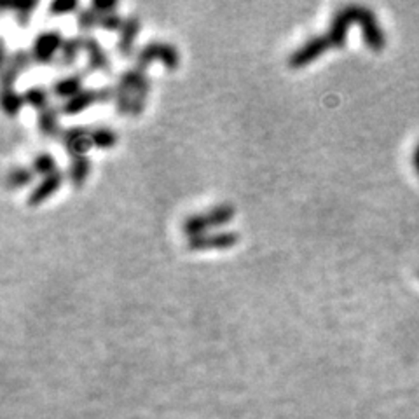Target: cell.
Here are the masks:
<instances>
[{
  "mask_svg": "<svg viewBox=\"0 0 419 419\" xmlns=\"http://www.w3.org/2000/svg\"><path fill=\"white\" fill-rule=\"evenodd\" d=\"M358 23L362 27L363 40L365 46L370 51H379L384 49L386 46V37H384L383 28H381L379 21H377L376 14L372 9L365 6H358V4H350V6L341 7L339 11H336L330 20L329 32L325 33L330 42V46L336 49H343L346 46V33L350 25Z\"/></svg>",
  "mask_w": 419,
  "mask_h": 419,
  "instance_id": "1",
  "label": "cell"
},
{
  "mask_svg": "<svg viewBox=\"0 0 419 419\" xmlns=\"http://www.w3.org/2000/svg\"><path fill=\"white\" fill-rule=\"evenodd\" d=\"M151 91V79L147 72L129 66L117 77L114 84V107L119 116L138 117L143 112Z\"/></svg>",
  "mask_w": 419,
  "mask_h": 419,
  "instance_id": "2",
  "label": "cell"
},
{
  "mask_svg": "<svg viewBox=\"0 0 419 419\" xmlns=\"http://www.w3.org/2000/svg\"><path fill=\"white\" fill-rule=\"evenodd\" d=\"M152 61L163 63L166 69L173 72V70L179 69L180 65L179 51H177V47L173 46V44L166 42V40L152 39L140 47L138 53H136L135 57V65L133 66H136V69L146 72L147 66H149Z\"/></svg>",
  "mask_w": 419,
  "mask_h": 419,
  "instance_id": "3",
  "label": "cell"
},
{
  "mask_svg": "<svg viewBox=\"0 0 419 419\" xmlns=\"http://www.w3.org/2000/svg\"><path fill=\"white\" fill-rule=\"evenodd\" d=\"M114 102V86H103L95 90V88H84L83 91L77 93L66 102H61L60 112L61 116H77V114L84 112L90 107L96 103H109Z\"/></svg>",
  "mask_w": 419,
  "mask_h": 419,
  "instance_id": "4",
  "label": "cell"
},
{
  "mask_svg": "<svg viewBox=\"0 0 419 419\" xmlns=\"http://www.w3.org/2000/svg\"><path fill=\"white\" fill-rule=\"evenodd\" d=\"M63 40H65V37L57 28H49V30L37 33L33 37L30 47L33 63H37V65H51L58 58Z\"/></svg>",
  "mask_w": 419,
  "mask_h": 419,
  "instance_id": "5",
  "label": "cell"
},
{
  "mask_svg": "<svg viewBox=\"0 0 419 419\" xmlns=\"http://www.w3.org/2000/svg\"><path fill=\"white\" fill-rule=\"evenodd\" d=\"M330 47L332 46H330L327 35H313L311 39H307L306 42L300 44L294 53H290L287 65L294 70L302 69V66H307L309 63L318 60V58H320L325 51H329Z\"/></svg>",
  "mask_w": 419,
  "mask_h": 419,
  "instance_id": "6",
  "label": "cell"
},
{
  "mask_svg": "<svg viewBox=\"0 0 419 419\" xmlns=\"http://www.w3.org/2000/svg\"><path fill=\"white\" fill-rule=\"evenodd\" d=\"M240 241V235L235 231H208L205 235L192 236L185 241V247L192 252L203 250H225L235 247Z\"/></svg>",
  "mask_w": 419,
  "mask_h": 419,
  "instance_id": "7",
  "label": "cell"
},
{
  "mask_svg": "<svg viewBox=\"0 0 419 419\" xmlns=\"http://www.w3.org/2000/svg\"><path fill=\"white\" fill-rule=\"evenodd\" d=\"M90 129L91 128L83 124L69 126V128L61 129L58 140H60L63 149L66 151L70 159L77 158V155H88V151L93 147L90 138Z\"/></svg>",
  "mask_w": 419,
  "mask_h": 419,
  "instance_id": "8",
  "label": "cell"
},
{
  "mask_svg": "<svg viewBox=\"0 0 419 419\" xmlns=\"http://www.w3.org/2000/svg\"><path fill=\"white\" fill-rule=\"evenodd\" d=\"M33 63L30 51L18 49L13 54L7 57V60L2 63V73H0V83L2 88H14L16 81L20 79L21 73L27 72Z\"/></svg>",
  "mask_w": 419,
  "mask_h": 419,
  "instance_id": "9",
  "label": "cell"
},
{
  "mask_svg": "<svg viewBox=\"0 0 419 419\" xmlns=\"http://www.w3.org/2000/svg\"><path fill=\"white\" fill-rule=\"evenodd\" d=\"M65 173L63 172H57L53 173V175H47V177H42L39 182H37L35 185L32 187V191L28 192L27 196V205L28 206H39L42 205L44 201H47V199L51 198V196L54 194V192L58 191V189L61 187L63 180H65Z\"/></svg>",
  "mask_w": 419,
  "mask_h": 419,
  "instance_id": "10",
  "label": "cell"
},
{
  "mask_svg": "<svg viewBox=\"0 0 419 419\" xmlns=\"http://www.w3.org/2000/svg\"><path fill=\"white\" fill-rule=\"evenodd\" d=\"M88 73H90V70L86 69V72L81 70V72L70 73V76L53 81V83H51V95H53L54 98H60L61 102H66V100H70L72 96H76L77 93L84 90L83 84L84 81H86Z\"/></svg>",
  "mask_w": 419,
  "mask_h": 419,
  "instance_id": "11",
  "label": "cell"
},
{
  "mask_svg": "<svg viewBox=\"0 0 419 419\" xmlns=\"http://www.w3.org/2000/svg\"><path fill=\"white\" fill-rule=\"evenodd\" d=\"M140 30H142V20L138 14H128L117 37V51L122 58H129L133 54V47H135V40Z\"/></svg>",
  "mask_w": 419,
  "mask_h": 419,
  "instance_id": "12",
  "label": "cell"
},
{
  "mask_svg": "<svg viewBox=\"0 0 419 419\" xmlns=\"http://www.w3.org/2000/svg\"><path fill=\"white\" fill-rule=\"evenodd\" d=\"M84 37V53L88 57V70L90 72H102L110 73V60L107 57V51L103 49L98 39L93 35H83Z\"/></svg>",
  "mask_w": 419,
  "mask_h": 419,
  "instance_id": "13",
  "label": "cell"
},
{
  "mask_svg": "<svg viewBox=\"0 0 419 419\" xmlns=\"http://www.w3.org/2000/svg\"><path fill=\"white\" fill-rule=\"evenodd\" d=\"M60 107L49 105L37 112V129L44 138H58L61 133Z\"/></svg>",
  "mask_w": 419,
  "mask_h": 419,
  "instance_id": "14",
  "label": "cell"
},
{
  "mask_svg": "<svg viewBox=\"0 0 419 419\" xmlns=\"http://www.w3.org/2000/svg\"><path fill=\"white\" fill-rule=\"evenodd\" d=\"M91 173V159L88 155H77V158L70 159L69 166H66V180L70 182V185L76 189L84 187L88 177Z\"/></svg>",
  "mask_w": 419,
  "mask_h": 419,
  "instance_id": "15",
  "label": "cell"
},
{
  "mask_svg": "<svg viewBox=\"0 0 419 419\" xmlns=\"http://www.w3.org/2000/svg\"><path fill=\"white\" fill-rule=\"evenodd\" d=\"M84 51V37L83 35H73L65 37L61 44V49L58 53V65L60 66H70L77 61L79 54Z\"/></svg>",
  "mask_w": 419,
  "mask_h": 419,
  "instance_id": "16",
  "label": "cell"
},
{
  "mask_svg": "<svg viewBox=\"0 0 419 419\" xmlns=\"http://www.w3.org/2000/svg\"><path fill=\"white\" fill-rule=\"evenodd\" d=\"M210 229H211V224L206 211H203V213L187 215V217L184 218V222H182V231H184V235L187 236V238L205 235V232H208Z\"/></svg>",
  "mask_w": 419,
  "mask_h": 419,
  "instance_id": "17",
  "label": "cell"
},
{
  "mask_svg": "<svg viewBox=\"0 0 419 419\" xmlns=\"http://www.w3.org/2000/svg\"><path fill=\"white\" fill-rule=\"evenodd\" d=\"M33 177H35V173H33V170L30 168V166H23V165L13 166V168L7 170V173H6V187L7 189H23V187H27L28 184H32Z\"/></svg>",
  "mask_w": 419,
  "mask_h": 419,
  "instance_id": "18",
  "label": "cell"
},
{
  "mask_svg": "<svg viewBox=\"0 0 419 419\" xmlns=\"http://www.w3.org/2000/svg\"><path fill=\"white\" fill-rule=\"evenodd\" d=\"M30 168L33 170V173H35V175L40 177V179H42V177L53 175V173L60 172L57 158H54L51 152H37L32 159Z\"/></svg>",
  "mask_w": 419,
  "mask_h": 419,
  "instance_id": "19",
  "label": "cell"
},
{
  "mask_svg": "<svg viewBox=\"0 0 419 419\" xmlns=\"http://www.w3.org/2000/svg\"><path fill=\"white\" fill-rule=\"evenodd\" d=\"M0 105L2 110L6 112V116L14 117L20 114V110L23 109L25 98L23 93H18L14 88H2V95H0Z\"/></svg>",
  "mask_w": 419,
  "mask_h": 419,
  "instance_id": "20",
  "label": "cell"
},
{
  "mask_svg": "<svg viewBox=\"0 0 419 419\" xmlns=\"http://www.w3.org/2000/svg\"><path fill=\"white\" fill-rule=\"evenodd\" d=\"M23 98H25V105L32 107L35 109L37 112L46 107H49V98H51V90H46L44 86H30L28 90L23 91Z\"/></svg>",
  "mask_w": 419,
  "mask_h": 419,
  "instance_id": "21",
  "label": "cell"
},
{
  "mask_svg": "<svg viewBox=\"0 0 419 419\" xmlns=\"http://www.w3.org/2000/svg\"><path fill=\"white\" fill-rule=\"evenodd\" d=\"M90 138L96 149H112L117 143V133L107 126H95L90 129Z\"/></svg>",
  "mask_w": 419,
  "mask_h": 419,
  "instance_id": "22",
  "label": "cell"
},
{
  "mask_svg": "<svg viewBox=\"0 0 419 419\" xmlns=\"http://www.w3.org/2000/svg\"><path fill=\"white\" fill-rule=\"evenodd\" d=\"M235 213L236 210L231 203H218V205H213L206 210L211 228H220V225L229 224L235 218Z\"/></svg>",
  "mask_w": 419,
  "mask_h": 419,
  "instance_id": "23",
  "label": "cell"
},
{
  "mask_svg": "<svg viewBox=\"0 0 419 419\" xmlns=\"http://www.w3.org/2000/svg\"><path fill=\"white\" fill-rule=\"evenodd\" d=\"M98 21H100L98 13H96L91 6L81 7V9L76 13L77 28H79V32L84 33V35H90L91 30L98 28Z\"/></svg>",
  "mask_w": 419,
  "mask_h": 419,
  "instance_id": "24",
  "label": "cell"
},
{
  "mask_svg": "<svg viewBox=\"0 0 419 419\" xmlns=\"http://www.w3.org/2000/svg\"><path fill=\"white\" fill-rule=\"evenodd\" d=\"M11 11H13V16L16 20V23L20 25L21 28L28 27V23L32 21V14L35 11L37 2L32 0V2H25V4H18V6H7Z\"/></svg>",
  "mask_w": 419,
  "mask_h": 419,
  "instance_id": "25",
  "label": "cell"
},
{
  "mask_svg": "<svg viewBox=\"0 0 419 419\" xmlns=\"http://www.w3.org/2000/svg\"><path fill=\"white\" fill-rule=\"evenodd\" d=\"M122 23H124V18H122L117 11H112V13H107L100 16L98 28H102V30L105 32L119 33V30L122 28Z\"/></svg>",
  "mask_w": 419,
  "mask_h": 419,
  "instance_id": "26",
  "label": "cell"
},
{
  "mask_svg": "<svg viewBox=\"0 0 419 419\" xmlns=\"http://www.w3.org/2000/svg\"><path fill=\"white\" fill-rule=\"evenodd\" d=\"M81 7L76 0H57V2H51L49 7H47V13L49 16H65V14L77 13Z\"/></svg>",
  "mask_w": 419,
  "mask_h": 419,
  "instance_id": "27",
  "label": "cell"
},
{
  "mask_svg": "<svg viewBox=\"0 0 419 419\" xmlns=\"http://www.w3.org/2000/svg\"><path fill=\"white\" fill-rule=\"evenodd\" d=\"M91 7L98 13V16H102V14L117 11V2H114V0H110V2H98V0H93Z\"/></svg>",
  "mask_w": 419,
  "mask_h": 419,
  "instance_id": "28",
  "label": "cell"
},
{
  "mask_svg": "<svg viewBox=\"0 0 419 419\" xmlns=\"http://www.w3.org/2000/svg\"><path fill=\"white\" fill-rule=\"evenodd\" d=\"M413 163H414V168H416V172H418V175H419V146L416 147V151H414Z\"/></svg>",
  "mask_w": 419,
  "mask_h": 419,
  "instance_id": "29",
  "label": "cell"
}]
</instances>
